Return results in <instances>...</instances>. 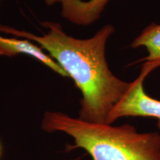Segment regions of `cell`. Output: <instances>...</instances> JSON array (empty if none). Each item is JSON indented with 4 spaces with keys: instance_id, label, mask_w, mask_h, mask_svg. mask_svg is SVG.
Returning <instances> with one entry per match:
<instances>
[{
    "instance_id": "obj_7",
    "label": "cell",
    "mask_w": 160,
    "mask_h": 160,
    "mask_svg": "<svg viewBox=\"0 0 160 160\" xmlns=\"http://www.w3.org/2000/svg\"><path fill=\"white\" fill-rule=\"evenodd\" d=\"M110 0H88L86 1V11L89 24L95 22L99 19L101 13Z\"/></svg>"
},
{
    "instance_id": "obj_2",
    "label": "cell",
    "mask_w": 160,
    "mask_h": 160,
    "mask_svg": "<svg viewBox=\"0 0 160 160\" xmlns=\"http://www.w3.org/2000/svg\"><path fill=\"white\" fill-rule=\"evenodd\" d=\"M44 131L62 132L73 138L92 160H160V134L139 133L131 125L91 123L59 111H46Z\"/></svg>"
},
{
    "instance_id": "obj_1",
    "label": "cell",
    "mask_w": 160,
    "mask_h": 160,
    "mask_svg": "<svg viewBox=\"0 0 160 160\" xmlns=\"http://www.w3.org/2000/svg\"><path fill=\"white\" fill-rule=\"evenodd\" d=\"M41 25L48 29L41 36L3 25L0 32L34 42L48 52L81 91L79 119L107 124L109 113L131 85L116 77L106 61V43L114 28L107 25L89 39H77L68 35L59 23Z\"/></svg>"
},
{
    "instance_id": "obj_4",
    "label": "cell",
    "mask_w": 160,
    "mask_h": 160,
    "mask_svg": "<svg viewBox=\"0 0 160 160\" xmlns=\"http://www.w3.org/2000/svg\"><path fill=\"white\" fill-rule=\"evenodd\" d=\"M18 54H26L37 59L55 73L63 77H68L54 59L43 51L40 46L32 43L30 40L17 38H7L0 35V56L13 57Z\"/></svg>"
},
{
    "instance_id": "obj_5",
    "label": "cell",
    "mask_w": 160,
    "mask_h": 160,
    "mask_svg": "<svg viewBox=\"0 0 160 160\" xmlns=\"http://www.w3.org/2000/svg\"><path fill=\"white\" fill-rule=\"evenodd\" d=\"M141 46L145 47L148 51V55L142 59V61H160V25L151 23L131 44V47L133 48Z\"/></svg>"
},
{
    "instance_id": "obj_8",
    "label": "cell",
    "mask_w": 160,
    "mask_h": 160,
    "mask_svg": "<svg viewBox=\"0 0 160 160\" xmlns=\"http://www.w3.org/2000/svg\"><path fill=\"white\" fill-rule=\"evenodd\" d=\"M2 144L0 142V157L2 155Z\"/></svg>"
},
{
    "instance_id": "obj_6",
    "label": "cell",
    "mask_w": 160,
    "mask_h": 160,
    "mask_svg": "<svg viewBox=\"0 0 160 160\" xmlns=\"http://www.w3.org/2000/svg\"><path fill=\"white\" fill-rule=\"evenodd\" d=\"M46 5H53L60 3L62 16L76 25H88L89 22L86 11V1L82 0H45Z\"/></svg>"
},
{
    "instance_id": "obj_3",
    "label": "cell",
    "mask_w": 160,
    "mask_h": 160,
    "mask_svg": "<svg viewBox=\"0 0 160 160\" xmlns=\"http://www.w3.org/2000/svg\"><path fill=\"white\" fill-rule=\"evenodd\" d=\"M158 67H160V61L143 64L139 75L131 82L128 91L109 113L107 124L112 125L118 119L125 117H153L158 120L157 127L160 130V100L148 95L143 87L145 78Z\"/></svg>"
}]
</instances>
